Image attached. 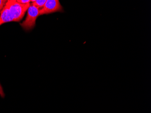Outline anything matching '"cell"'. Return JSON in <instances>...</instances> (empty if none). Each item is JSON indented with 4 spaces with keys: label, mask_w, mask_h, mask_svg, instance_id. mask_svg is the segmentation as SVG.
Instances as JSON below:
<instances>
[{
    "label": "cell",
    "mask_w": 151,
    "mask_h": 113,
    "mask_svg": "<svg viewBox=\"0 0 151 113\" xmlns=\"http://www.w3.org/2000/svg\"><path fill=\"white\" fill-rule=\"evenodd\" d=\"M30 4H20L17 1L14 0L8 1L6 5L9 10L12 22H20L24 17Z\"/></svg>",
    "instance_id": "obj_1"
},
{
    "label": "cell",
    "mask_w": 151,
    "mask_h": 113,
    "mask_svg": "<svg viewBox=\"0 0 151 113\" xmlns=\"http://www.w3.org/2000/svg\"><path fill=\"white\" fill-rule=\"evenodd\" d=\"M40 9L30 4V6L27 11L26 18L23 22L20 24V26L25 31L32 30L35 27L36 19L40 16Z\"/></svg>",
    "instance_id": "obj_2"
},
{
    "label": "cell",
    "mask_w": 151,
    "mask_h": 113,
    "mask_svg": "<svg viewBox=\"0 0 151 113\" xmlns=\"http://www.w3.org/2000/svg\"><path fill=\"white\" fill-rule=\"evenodd\" d=\"M63 7L58 0H47L44 7L40 10V16L55 12H63Z\"/></svg>",
    "instance_id": "obj_3"
},
{
    "label": "cell",
    "mask_w": 151,
    "mask_h": 113,
    "mask_svg": "<svg viewBox=\"0 0 151 113\" xmlns=\"http://www.w3.org/2000/svg\"><path fill=\"white\" fill-rule=\"evenodd\" d=\"M46 0H35V1L31 3L32 5L36 7L38 9H42L44 7L45 4Z\"/></svg>",
    "instance_id": "obj_4"
},
{
    "label": "cell",
    "mask_w": 151,
    "mask_h": 113,
    "mask_svg": "<svg viewBox=\"0 0 151 113\" xmlns=\"http://www.w3.org/2000/svg\"><path fill=\"white\" fill-rule=\"evenodd\" d=\"M7 1H6V0H0V14L4 7L6 4Z\"/></svg>",
    "instance_id": "obj_5"
},
{
    "label": "cell",
    "mask_w": 151,
    "mask_h": 113,
    "mask_svg": "<svg viewBox=\"0 0 151 113\" xmlns=\"http://www.w3.org/2000/svg\"><path fill=\"white\" fill-rule=\"evenodd\" d=\"M17 2L22 4H30L31 1L30 0H17Z\"/></svg>",
    "instance_id": "obj_6"
},
{
    "label": "cell",
    "mask_w": 151,
    "mask_h": 113,
    "mask_svg": "<svg viewBox=\"0 0 151 113\" xmlns=\"http://www.w3.org/2000/svg\"><path fill=\"white\" fill-rule=\"evenodd\" d=\"M0 96H1V97L2 98H4L5 96V93H4L3 88H2L1 83H0Z\"/></svg>",
    "instance_id": "obj_7"
}]
</instances>
